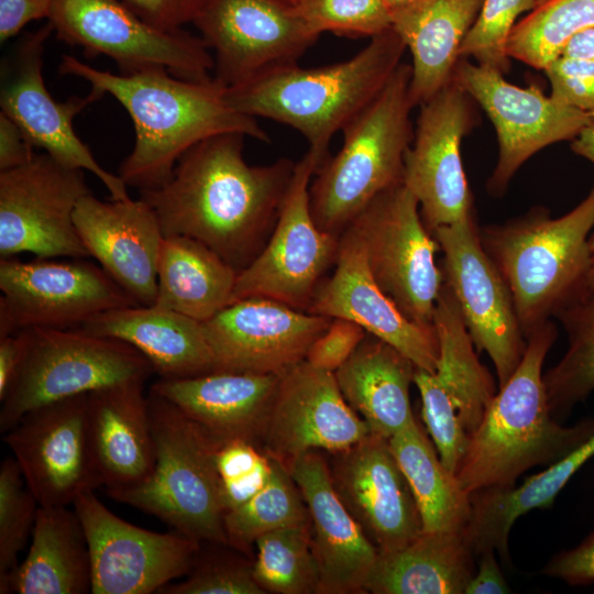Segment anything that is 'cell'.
Segmentation results:
<instances>
[{
	"mask_svg": "<svg viewBox=\"0 0 594 594\" xmlns=\"http://www.w3.org/2000/svg\"><path fill=\"white\" fill-rule=\"evenodd\" d=\"M55 0H0V42L16 35L28 23L48 19Z\"/></svg>",
	"mask_w": 594,
	"mask_h": 594,
	"instance_id": "cell-52",
	"label": "cell"
},
{
	"mask_svg": "<svg viewBox=\"0 0 594 594\" xmlns=\"http://www.w3.org/2000/svg\"><path fill=\"white\" fill-rule=\"evenodd\" d=\"M294 12L318 35H378L392 28L383 0H288Z\"/></svg>",
	"mask_w": 594,
	"mask_h": 594,
	"instance_id": "cell-44",
	"label": "cell"
},
{
	"mask_svg": "<svg viewBox=\"0 0 594 594\" xmlns=\"http://www.w3.org/2000/svg\"><path fill=\"white\" fill-rule=\"evenodd\" d=\"M21 367L0 400V431L46 404L127 382H143L154 372L130 344L74 329H26Z\"/></svg>",
	"mask_w": 594,
	"mask_h": 594,
	"instance_id": "cell-8",
	"label": "cell"
},
{
	"mask_svg": "<svg viewBox=\"0 0 594 594\" xmlns=\"http://www.w3.org/2000/svg\"><path fill=\"white\" fill-rule=\"evenodd\" d=\"M194 24L227 88L297 63L319 37L288 0H208Z\"/></svg>",
	"mask_w": 594,
	"mask_h": 594,
	"instance_id": "cell-19",
	"label": "cell"
},
{
	"mask_svg": "<svg viewBox=\"0 0 594 594\" xmlns=\"http://www.w3.org/2000/svg\"><path fill=\"white\" fill-rule=\"evenodd\" d=\"M433 327L439 344L435 375L471 437L497 392L493 376L474 351L458 302L446 283L436 304Z\"/></svg>",
	"mask_w": 594,
	"mask_h": 594,
	"instance_id": "cell-37",
	"label": "cell"
},
{
	"mask_svg": "<svg viewBox=\"0 0 594 594\" xmlns=\"http://www.w3.org/2000/svg\"><path fill=\"white\" fill-rule=\"evenodd\" d=\"M416 369L394 346L366 333L334 374L344 399L370 433L388 440L415 418L409 387Z\"/></svg>",
	"mask_w": 594,
	"mask_h": 594,
	"instance_id": "cell-31",
	"label": "cell"
},
{
	"mask_svg": "<svg viewBox=\"0 0 594 594\" xmlns=\"http://www.w3.org/2000/svg\"><path fill=\"white\" fill-rule=\"evenodd\" d=\"M0 593H91V560L81 521L67 506H40L25 559L0 580Z\"/></svg>",
	"mask_w": 594,
	"mask_h": 594,
	"instance_id": "cell-30",
	"label": "cell"
},
{
	"mask_svg": "<svg viewBox=\"0 0 594 594\" xmlns=\"http://www.w3.org/2000/svg\"><path fill=\"white\" fill-rule=\"evenodd\" d=\"M84 172L46 153L0 172L1 258L26 252L40 258L89 256L74 223L79 200L91 193Z\"/></svg>",
	"mask_w": 594,
	"mask_h": 594,
	"instance_id": "cell-13",
	"label": "cell"
},
{
	"mask_svg": "<svg viewBox=\"0 0 594 594\" xmlns=\"http://www.w3.org/2000/svg\"><path fill=\"white\" fill-rule=\"evenodd\" d=\"M430 0H383L393 20L404 13H407Z\"/></svg>",
	"mask_w": 594,
	"mask_h": 594,
	"instance_id": "cell-58",
	"label": "cell"
},
{
	"mask_svg": "<svg viewBox=\"0 0 594 594\" xmlns=\"http://www.w3.org/2000/svg\"><path fill=\"white\" fill-rule=\"evenodd\" d=\"M346 229L360 239L382 290L408 319L432 328L444 283L435 258L440 246L404 182L377 196Z\"/></svg>",
	"mask_w": 594,
	"mask_h": 594,
	"instance_id": "cell-9",
	"label": "cell"
},
{
	"mask_svg": "<svg viewBox=\"0 0 594 594\" xmlns=\"http://www.w3.org/2000/svg\"><path fill=\"white\" fill-rule=\"evenodd\" d=\"M307 505L314 554L319 569V594L365 592L378 551L339 498L330 469L317 451L288 466Z\"/></svg>",
	"mask_w": 594,
	"mask_h": 594,
	"instance_id": "cell-26",
	"label": "cell"
},
{
	"mask_svg": "<svg viewBox=\"0 0 594 594\" xmlns=\"http://www.w3.org/2000/svg\"><path fill=\"white\" fill-rule=\"evenodd\" d=\"M546 0H537V6L544 2Z\"/></svg>",
	"mask_w": 594,
	"mask_h": 594,
	"instance_id": "cell-60",
	"label": "cell"
},
{
	"mask_svg": "<svg viewBox=\"0 0 594 594\" xmlns=\"http://www.w3.org/2000/svg\"><path fill=\"white\" fill-rule=\"evenodd\" d=\"M483 0H430L393 20L411 54L409 94L420 106L453 79L462 43Z\"/></svg>",
	"mask_w": 594,
	"mask_h": 594,
	"instance_id": "cell-32",
	"label": "cell"
},
{
	"mask_svg": "<svg viewBox=\"0 0 594 594\" xmlns=\"http://www.w3.org/2000/svg\"><path fill=\"white\" fill-rule=\"evenodd\" d=\"M332 275L318 285L308 312L343 318L391 344L417 369L436 372L439 344L435 327L408 319L382 290L370 272L356 234L346 229L340 235Z\"/></svg>",
	"mask_w": 594,
	"mask_h": 594,
	"instance_id": "cell-24",
	"label": "cell"
},
{
	"mask_svg": "<svg viewBox=\"0 0 594 594\" xmlns=\"http://www.w3.org/2000/svg\"><path fill=\"white\" fill-rule=\"evenodd\" d=\"M161 594H264L256 583L252 564L221 552L196 553L193 564L180 582L168 583Z\"/></svg>",
	"mask_w": 594,
	"mask_h": 594,
	"instance_id": "cell-46",
	"label": "cell"
},
{
	"mask_svg": "<svg viewBox=\"0 0 594 594\" xmlns=\"http://www.w3.org/2000/svg\"><path fill=\"white\" fill-rule=\"evenodd\" d=\"M594 186L568 213L546 208L480 230L483 248L512 294L525 338L587 290Z\"/></svg>",
	"mask_w": 594,
	"mask_h": 594,
	"instance_id": "cell-5",
	"label": "cell"
},
{
	"mask_svg": "<svg viewBox=\"0 0 594 594\" xmlns=\"http://www.w3.org/2000/svg\"><path fill=\"white\" fill-rule=\"evenodd\" d=\"M0 290V338L34 328H78L105 311L140 305L101 266L82 258H1Z\"/></svg>",
	"mask_w": 594,
	"mask_h": 594,
	"instance_id": "cell-12",
	"label": "cell"
},
{
	"mask_svg": "<svg viewBox=\"0 0 594 594\" xmlns=\"http://www.w3.org/2000/svg\"><path fill=\"white\" fill-rule=\"evenodd\" d=\"M474 120L473 99L454 79L420 105L403 182L431 233L475 216L461 160V142Z\"/></svg>",
	"mask_w": 594,
	"mask_h": 594,
	"instance_id": "cell-17",
	"label": "cell"
},
{
	"mask_svg": "<svg viewBox=\"0 0 594 594\" xmlns=\"http://www.w3.org/2000/svg\"><path fill=\"white\" fill-rule=\"evenodd\" d=\"M279 375L211 372L155 382L151 389L174 404L220 444L261 442Z\"/></svg>",
	"mask_w": 594,
	"mask_h": 594,
	"instance_id": "cell-27",
	"label": "cell"
},
{
	"mask_svg": "<svg viewBox=\"0 0 594 594\" xmlns=\"http://www.w3.org/2000/svg\"><path fill=\"white\" fill-rule=\"evenodd\" d=\"M588 250H590V274L587 289H594V232L591 233L588 239Z\"/></svg>",
	"mask_w": 594,
	"mask_h": 594,
	"instance_id": "cell-59",
	"label": "cell"
},
{
	"mask_svg": "<svg viewBox=\"0 0 594 594\" xmlns=\"http://www.w3.org/2000/svg\"><path fill=\"white\" fill-rule=\"evenodd\" d=\"M414 384L421 397V415L442 464L457 474L470 442V435L435 373L416 369Z\"/></svg>",
	"mask_w": 594,
	"mask_h": 594,
	"instance_id": "cell-45",
	"label": "cell"
},
{
	"mask_svg": "<svg viewBox=\"0 0 594 594\" xmlns=\"http://www.w3.org/2000/svg\"><path fill=\"white\" fill-rule=\"evenodd\" d=\"M537 0H483L460 50L461 58L508 72V42L520 14L531 11Z\"/></svg>",
	"mask_w": 594,
	"mask_h": 594,
	"instance_id": "cell-43",
	"label": "cell"
},
{
	"mask_svg": "<svg viewBox=\"0 0 594 594\" xmlns=\"http://www.w3.org/2000/svg\"><path fill=\"white\" fill-rule=\"evenodd\" d=\"M410 64L402 63L380 94L342 130L340 151L317 169L310 209L317 227L340 237L377 196L403 183L413 142Z\"/></svg>",
	"mask_w": 594,
	"mask_h": 594,
	"instance_id": "cell-6",
	"label": "cell"
},
{
	"mask_svg": "<svg viewBox=\"0 0 594 594\" xmlns=\"http://www.w3.org/2000/svg\"><path fill=\"white\" fill-rule=\"evenodd\" d=\"M560 55L594 61V26L574 34Z\"/></svg>",
	"mask_w": 594,
	"mask_h": 594,
	"instance_id": "cell-56",
	"label": "cell"
},
{
	"mask_svg": "<svg viewBox=\"0 0 594 594\" xmlns=\"http://www.w3.org/2000/svg\"><path fill=\"white\" fill-rule=\"evenodd\" d=\"M453 79L492 121L498 141L488 191L502 195L521 165L540 150L573 140L593 120L587 111L559 103L535 84L518 87L495 68L460 58Z\"/></svg>",
	"mask_w": 594,
	"mask_h": 594,
	"instance_id": "cell-15",
	"label": "cell"
},
{
	"mask_svg": "<svg viewBox=\"0 0 594 594\" xmlns=\"http://www.w3.org/2000/svg\"><path fill=\"white\" fill-rule=\"evenodd\" d=\"M594 26V0H546L515 25L508 55L543 69L576 33Z\"/></svg>",
	"mask_w": 594,
	"mask_h": 594,
	"instance_id": "cell-41",
	"label": "cell"
},
{
	"mask_svg": "<svg viewBox=\"0 0 594 594\" xmlns=\"http://www.w3.org/2000/svg\"><path fill=\"white\" fill-rule=\"evenodd\" d=\"M388 442L414 494L422 531H464L472 514L471 495L442 464L416 418Z\"/></svg>",
	"mask_w": 594,
	"mask_h": 594,
	"instance_id": "cell-36",
	"label": "cell"
},
{
	"mask_svg": "<svg viewBox=\"0 0 594 594\" xmlns=\"http://www.w3.org/2000/svg\"><path fill=\"white\" fill-rule=\"evenodd\" d=\"M405 50L391 28L350 59L312 68L297 63L276 67L227 88V99L242 113L297 130L308 150L327 156L333 135L380 94L403 63Z\"/></svg>",
	"mask_w": 594,
	"mask_h": 594,
	"instance_id": "cell-4",
	"label": "cell"
},
{
	"mask_svg": "<svg viewBox=\"0 0 594 594\" xmlns=\"http://www.w3.org/2000/svg\"><path fill=\"white\" fill-rule=\"evenodd\" d=\"M331 321L275 299L250 297L229 304L202 326L213 372L282 375L306 359Z\"/></svg>",
	"mask_w": 594,
	"mask_h": 594,
	"instance_id": "cell-21",
	"label": "cell"
},
{
	"mask_svg": "<svg viewBox=\"0 0 594 594\" xmlns=\"http://www.w3.org/2000/svg\"><path fill=\"white\" fill-rule=\"evenodd\" d=\"M543 70L552 99L587 112L594 109V61L560 55Z\"/></svg>",
	"mask_w": 594,
	"mask_h": 594,
	"instance_id": "cell-48",
	"label": "cell"
},
{
	"mask_svg": "<svg viewBox=\"0 0 594 594\" xmlns=\"http://www.w3.org/2000/svg\"><path fill=\"white\" fill-rule=\"evenodd\" d=\"M332 454L333 487L378 554L397 551L422 532L414 494L387 439L370 433Z\"/></svg>",
	"mask_w": 594,
	"mask_h": 594,
	"instance_id": "cell-23",
	"label": "cell"
},
{
	"mask_svg": "<svg viewBox=\"0 0 594 594\" xmlns=\"http://www.w3.org/2000/svg\"><path fill=\"white\" fill-rule=\"evenodd\" d=\"M54 32L47 21L26 33L2 64L1 111L23 131L34 147L42 148L59 164L94 174L113 200H128V186L119 175L105 169L88 146L78 138L74 119L103 95L91 89L85 97L73 96L57 101L43 78L45 43Z\"/></svg>",
	"mask_w": 594,
	"mask_h": 594,
	"instance_id": "cell-14",
	"label": "cell"
},
{
	"mask_svg": "<svg viewBox=\"0 0 594 594\" xmlns=\"http://www.w3.org/2000/svg\"><path fill=\"white\" fill-rule=\"evenodd\" d=\"M326 156L308 150L295 172L273 232L239 272L230 302L265 297L307 311L323 274L336 263L340 237L320 230L310 209V182Z\"/></svg>",
	"mask_w": 594,
	"mask_h": 594,
	"instance_id": "cell-11",
	"label": "cell"
},
{
	"mask_svg": "<svg viewBox=\"0 0 594 594\" xmlns=\"http://www.w3.org/2000/svg\"><path fill=\"white\" fill-rule=\"evenodd\" d=\"M239 272L204 243L165 235L154 306L205 322L229 305Z\"/></svg>",
	"mask_w": 594,
	"mask_h": 594,
	"instance_id": "cell-35",
	"label": "cell"
},
{
	"mask_svg": "<svg viewBox=\"0 0 594 594\" xmlns=\"http://www.w3.org/2000/svg\"><path fill=\"white\" fill-rule=\"evenodd\" d=\"M475 557L464 531H422L406 547L378 556L365 592L464 594Z\"/></svg>",
	"mask_w": 594,
	"mask_h": 594,
	"instance_id": "cell-33",
	"label": "cell"
},
{
	"mask_svg": "<svg viewBox=\"0 0 594 594\" xmlns=\"http://www.w3.org/2000/svg\"><path fill=\"white\" fill-rule=\"evenodd\" d=\"M477 557V568L470 580L464 594L510 593V587L497 562L495 551L487 550L480 553Z\"/></svg>",
	"mask_w": 594,
	"mask_h": 594,
	"instance_id": "cell-54",
	"label": "cell"
},
{
	"mask_svg": "<svg viewBox=\"0 0 594 594\" xmlns=\"http://www.w3.org/2000/svg\"><path fill=\"white\" fill-rule=\"evenodd\" d=\"M47 21L58 40L113 59L121 74L163 68L185 80L213 79V56L200 36L155 28L121 0H55Z\"/></svg>",
	"mask_w": 594,
	"mask_h": 594,
	"instance_id": "cell-10",
	"label": "cell"
},
{
	"mask_svg": "<svg viewBox=\"0 0 594 594\" xmlns=\"http://www.w3.org/2000/svg\"><path fill=\"white\" fill-rule=\"evenodd\" d=\"M148 24L165 31L194 23L208 0H121Z\"/></svg>",
	"mask_w": 594,
	"mask_h": 594,
	"instance_id": "cell-50",
	"label": "cell"
},
{
	"mask_svg": "<svg viewBox=\"0 0 594 594\" xmlns=\"http://www.w3.org/2000/svg\"><path fill=\"white\" fill-rule=\"evenodd\" d=\"M590 113H591V116H592V118L594 120V109Z\"/></svg>",
	"mask_w": 594,
	"mask_h": 594,
	"instance_id": "cell-61",
	"label": "cell"
},
{
	"mask_svg": "<svg viewBox=\"0 0 594 594\" xmlns=\"http://www.w3.org/2000/svg\"><path fill=\"white\" fill-rule=\"evenodd\" d=\"M91 560L92 594H150L186 575L200 542L177 531L154 532L114 515L94 493L73 503Z\"/></svg>",
	"mask_w": 594,
	"mask_h": 594,
	"instance_id": "cell-18",
	"label": "cell"
},
{
	"mask_svg": "<svg viewBox=\"0 0 594 594\" xmlns=\"http://www.w3.org/2000/svg\"><path fill=\"white\" fill-rule=\"evenodd\" d=\"M216 463L224 513L238 508L258 493L268 482L273 469L272 459L245 441L221 444Z\"/></svg>",
	"mask_w": 594,
	"mask_h": 594,
	"instance_id": "cell-47",
	"label": "cell"
},
{
	"mask_svg": "<svg viewBox=\"0 0 594 594\" xmlns=\"http://www.w3.org/2000/svg\"><path fill=\"white\" fill-rule=\"evenodd\" d=\"M40 504L13 457L0 465V580L19 565V554L32 536Z\"/></svg>",
	"mask_w": 594,
	"mask_h": 594,
	"instance_id": "cell-42",
	"label": "cell"
},
{
	"mask_svg": "<svg viewBox=\"0 0 594 594\" xmlns=\"http://www.w3.org/2000/svg\"><path fill=\"white\" fill-rule=\"evenodd\" d=\"M77 329L130 344L164 380L198 376L215 369L202 322L166 308H117L90 318Z\"/></svg>",
	"mask_w": 594,
	"mask_h": 594,
	"instance_id": "cell-29",
	"label": "cell"
},
{
	"mask_svg": "<svg viewBox=\"0 0 594 594\" xmlns=\"http://www.w3.org/2000/svg\"><path fill=\"white\" fill-rule=\"evenodd\" d=\"M443 253L441 270L476 350L492 360L498 388L518 367L526 338L514 300L482 245L475 216L431 233Z\"/></svg>",
	"mask_w": 594,
	"mask_h": 594,
	"instance_id": "cell-16",
	"label": "cell"
},
{
	"mask_svg": "<svg viewBox=\"0 0 594 594\" xmlns=\"http://www.w3.org/2000/svg\"><path fill=\"white\" fill-rule=\"evenodd\" d=\"M252 563L256 583L265 593H317L319 569L311 543L310 521L267 532L255 541Z\"/></svg>",
	"mask_w": 594,
	"mask_h": 594,
	"instance_id": "cell-40",
	"label": "cell"
},
{
	"mask_svg": "<svg viewBox=\"0 0 594 594\" xmlns=\"http://www.w3.org/2000/svg\"><path fill=\"white\" fill-rule=\"evenodd\" d=\"M59 73L86 80L91 89L112 96L127 110L135 139L119 176L127 186L140 190L164 184L189 148L213 135L241 133L270 141L256 118L229 103L227 87L215 78L190 81L163 68L113 74L70 55L63 56Z\"/></svg>",
	"mask_w": 594,
	"mask_h": 594,
	"instance_id": "cell-2",
	"label": "cell"
},
{
	"mask_svg": "<svg viewBox=\"0 0 594 594\" xmlns=\"http://www.w3.org/2000/svg\"><path fill=\"white\" fill-rule=\"evenodd\" d=\"M88 394L26 413L3 441L40 506H68L101 486L87 437Z\"/></svg>",
	"mask_w": 594,
	"mask_h": 594,
	"instance_id": "cell-20",
	"label": "cell"
},
{
	"mask_svg": "<svg viewBox=\"0 0 594 594\" xmlns=\"http://www.w3.org/2000/svg\"><path fill=\"white\" fill-rule=\"evenodd\" d=\"M33 148L20 127L0 111V172L29 163L35 155Z\"/></svg>",
	"mask_w": 594,
	"mask_h": 594,
	"instance_id": "cell-53",
	"label": "cell"
},
{
	"mask_svg": "<svg viewBox=\"0 0 594 594\" xmlns=\"http://www.w3.org/2000/svg\"><path fill=\"white\" fill-rule=\"evenodd\" d=\"M571 150L594 164V121L572 140Z\"/></svg>",
	"mask_w": 594,
	"mask_h": 594,
	"instance_id": "cell-57",
	"label": "cell"
},
{
	"mask_svg": "<svg viewBox=\"0 0 594 594\" xmlns=\"http://www.w3.org/2000/svg\"><path fill=\"white\" fill-rule=\"evenodd\" d=\"M26 345V330L0 338V400L8 393L21 367Z\"/></svg>",
	"mask_w": 594,
	"mask_h": 594,
	"instance_id": "cell-55",
	"label": "cell"
},
{
	"mask_svg": "<svg viewBox=\"0 0 594 594\" xmlns=\"http://www.w3.org/2000/svg\"><path fill=\"white\" fill-rule=\"evenodd\" d=\"M557 318L565 329L568 348L543 373V383L549 408L558 420L594 392V289H587Z\"/></svg>",
	"mask_w": 594,
	"mask_h": 594,
	"instance_id": "cell-38",
	"label": "cell"
},
{
	"mask_svg": "<svg viewBox=\"0 0 594 594\" xmlns=\"http://www.w3.org/2000/svg\"><path fill=\"white\" fill-rule=\"evenodd\" d=\"M593 457L594 433L518 486L487 488L471 494L472 514L464 532L475 556L493 550L508 564V541L514 522L532 509L552 507L571 477Z\"/></svg>",
	"mask_w": 594,
	"mask_h": 594,
	"instance_id": "cell-34",
	"label": "cell"
},
{
	"mask_svg": "<svg viewBox=\"0 0 594 594\" xmlns=\"http://www.w3.org/2000/svg\"><path fill=\"white\" fill-rule=\"evenodd\" d=\"M370 435L344 399L333 372L306 360L282 375L265 422L264 453L286 468L298 457L343 451Z\"/></svg>",
	"mask_w": 594,
	"mask_h": 594,
	"instance_id": "cell-22",
	"label": "cell"
},
{
	"mask_svg": "<svg viewBox=\"0 0 594 594\" xmlns=\"http://www.w3.org/2000/svg\"><path fill=\"white\" fill-rule=\"evenodd\" d=\"M366 333L351 320L332 318L328 329L310 345L305 360L316 367L334 373L353 354Z\"/></svg>",
	"mask_w": 594,
	"mask_h": 594,
	"instance_id": "cell-49",
	"label": "cell"
},
{
	"mask_svg": "<svg viewBox=\"0 0 594 594\" xmlns=\"http://www.w3.org/2000/svg\"><path fill=\"white\" fill-rule=\"evenodd\" d=\"M155 462L136 486L107 492L199 542L228 543L216 454L221 446L174 404L150 391Z\"/></svg>",
	"mask_w": 594,
	"mask_h": 594,
	"instance_id": "cell-7",
	"label": "cell"
},
{
	"mask_svg": "<svg viewBox=\"0 0 594 594\" xmlns=\"http://www.w3.org/2000/svg\"><path fill=\"white\" fill-rule=\"evenodd\" d=\"M74 223L89 256L138 304L154 305L164 233L152 207L141 198L102 201L90 193L79 200Z\"/></svg>",
	"mask_w": 594,
	"mask_h": 594,
	"instance_id": "cell-25",
	"label": "cell"
},
{
	"mask_svg": "<svg viewBox=\"0 0 594 594\" xmlns=\"http://www.w3.org/2000/svg\"><path fill=\"white\" fill-rule=\"evenodd\" d=\"M543 322L526 337L524 356L491 400L455 474L468 493L516 485L536 465H550L594 433V419L563 426L551 414L542 366L557 339Z\"/></svg>",
	"mask_w": 594,
	"mask_h": 594,
	"instance_id": "cell-3",
	"label": "cell"
},
{
	"mask_svg": "<svg viewBox=\"0 0 594 594\" xmlns=\"http://www.w3.org/2000/svg\"><path fill=\"white\" fill-rule=\"evenodd\" d=\"M271 459L273 469L266 485L224 515L228 544L239 551L249 550L267 532L310 521L307 505L290 472L283 463Z\"/></svg>",
	"mask_w": 594,
	"mask_h": 594,
	"instance_id": "cell-39",
	"label": "cell"
},
{
	"mask_svg": "<svg viewBox=\"0 0 594 594\" xmlns=\"http://www.w3.org/2000/svg\"><path fill=\"white\" fill-rule=\"evenodd\" d=\"M241 133H222L189 148L162 185L140 190L165 235L193 238L238 272L267 243L296 163L250 165Z\"/></svg>",
	"mask_w": 594,
	"mask_h": 594,
	"instance_id": "cell-1",
	"label": "cell"
},
{
	"mask_svg": "<svg viewBox=\"0 0 594 594\" xmlns=\"http://www.w3.org/2000/svg\"><path fill=\"white\" fill-rule=\"evenodd\" d=\"M143 387V382H127L88 393V444L106 492L136 486L154 468V440Z\"/></svg>",
	"mask_w": 594,
	"mask_h": 594,
	"instance_id": "cell-28",
	"label": "cell"
},
{
	"mask_svg": "<svg viewBox=\"0 0 594 594\" xmlns=\"http://www.w3.org/2000/svg\"><path fill=\"white\" fill-rule=\"evenodd\" d=\"M542 573L570 585H586L594 582V531L579 546L556 554L543 568Z\"/></svg>",
	"mask_w": 594,
	"mask_h": 594,
	"instance_id": "cell-51",
	"label": "cell"
}]
</instances>
